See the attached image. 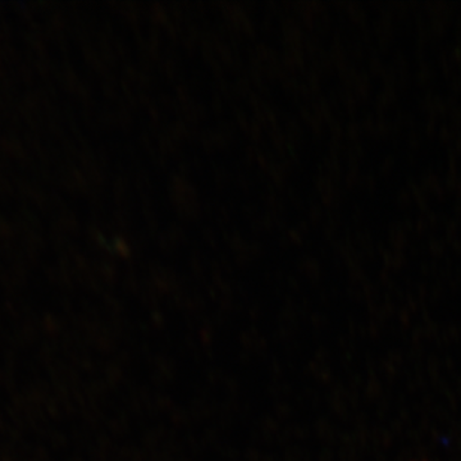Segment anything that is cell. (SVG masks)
I'll return each instance as SVG.
<instances>
[{"instance_id":"6da1fadb","label":"cell","mask_w":461,"mask_h":461,"mask_svg":"<svg viewBox=\"0 0 461 461\" xmlns=\"http://www.w3.org/2000/svg\"><path fill=\"white\" fill-rule=\"evenodd\" d=\"M414 461H427V460H414Z\"/></svg>"}]
</instances>
